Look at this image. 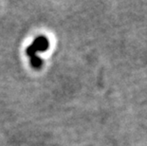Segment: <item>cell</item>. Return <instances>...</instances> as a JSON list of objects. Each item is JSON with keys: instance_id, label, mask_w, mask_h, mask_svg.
Returning <instances> with one entry per match:
<instances>
[{"instance_id": "cell-1", "label": "cell", "mask_w": 147, "mask_h": 146, "mask_svg": "<svg viewBox=\"0 0 147 146\" xmlns=\"http://www.w3.org/2000/svg\"><path fill=\"white\" fill-rule=\"evenodd\" d=\"M49 46V40L47 39L46 36L40 35L34 39V41L30 44L26 49L27 55L30 58V65L36 69H39L42 67L43 61L42 59L37 56V52L38 51H46L48 50Z\"/></svg>"}]
</instances>
